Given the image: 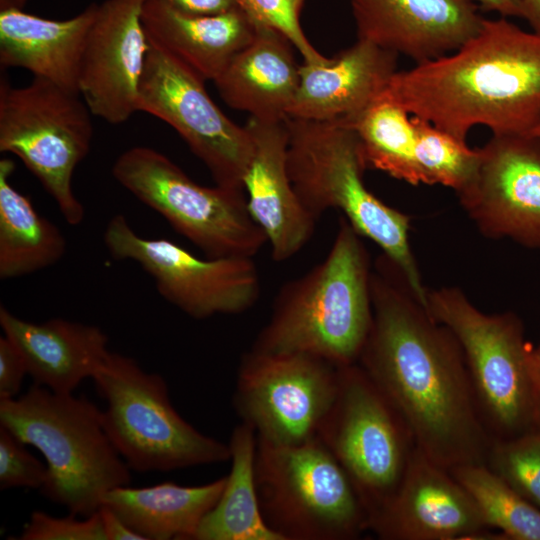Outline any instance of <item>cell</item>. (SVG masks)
<instances>
[{
    "label": "cell",
    "instance_id": "1",
    "mask_svg": "<svg viewBox=\"0 0 540 540\" xmlns=\"http://www.w3.org/2000/svg\"><path fill=\"white\" fill-rule=\"evenodd\" d=\"M372 324L358 364L398 413L414 445L450 472L486 464L490 438L462 349L384 254L371 272Z\"/></svg>",
    "mask_w": 540,
    "mask_h": 540
},
{
    "label": "cell",
    "instance_id": "2",
    "mask_svg": "<svg viewBox=\"0 0 540 540\" xmlns=\"http://www.w3.org/2000/svg\"><path fill=\"white\" fill-rule=\"evenodd\" d=\"M379 98L463 141L475 126L526 135L540 122V34L483 18L458 49L396 71Z\"/></svg>",
    "mask_w": 540,
    "mask_h": 540
},
{
    "label": "cell",
    "instance_id": "3",
    "mask_svg": "<svg viewBox=\"0 0 540 540\" xmlns=\"http://www.w3.org/2000/svg\"><path fill=\"white\" fill-rule=\"evenodd\" d=\"M361 237L342 215L326 257L279 290L251 350L358 362L372 324V266Z\"/></svg>",
    "mask_w": 540,
    "mask_h": 540
},
{
    "label": "cell",
    "instance_id": "4",
    "mask_svg": "<svg viewBox=\"0 0 540 540\" xmlns=\"http://www.w3.org/2000/svg\"><path fill=\"white\" fill-rule=\"evenodd\" d=\"M0 425L42 453L47 478L40 491L72 514L93 515L108 491L131 482L102 410L84 395L33 384L18 398L0 399Z\"/></svg>",
    "mask_w": 540,
    "mask_h": 540
},
{
    "label": "cell",
    "instance_id": "5",
    "mask_svg": "<svg viewBox=\"0 0 540 540\" xmlns=\"http://www.w3.org/2000/svg\"><path fill=\"white\" fill-rule=\"evenodd\" d=\"M287 166L293 187L318 219L338 209L362 236L377 244L402 273L415 297L427 305L409 243V217L386 205L365 186L367 167L356 132L340 119L315 121L287 117Z\"/></svg>",
    "mask_w": 540,
    "mask_h": 540
},
{
    "label": "cell",
    "instance_id": "6",
    "mask_svg": "<svg viewBox=\"0 0 540 540\" xmlns=\"http://www.w3.org/2000/svg\"><path fill=\"white\" fill-rule=\"evenodd\" d=\"M254 472L262 516L282 540H349L369 529L354 485L318 436L293 445L257 438Z\"/></svg>",
    "mask_w": 540,
    "mask_h": 540
},
{
    "label": "cell",
    "instance_id": "7",
    "mask_svg": "<svg viewBox=\"0 0 540 540\" xmlns=\"http://www.w3.org/2000/svg\"><path fill=\"white\" fill-rule=\"evenodd\" d=\"M92 379L106 402L104 428L131 470L169 472L230 460L229 445L183 419L165 379L132 357L110 352Z\"/></svg>",
    "mask_w": 540,
    "mask_h": 540
},
{
    "label": "cell",
    "instance_id": "8",
    "mask_svg": "<svg viewBox=\"0 0 540 540\" xmlns=\"http://www.w3.org/2000/svg\"><path fill=\"white\" fill-rule=\"evenodd\" d=\"M80 96L38 77L23 87L0 80V151L23 162L73 226L85 210L72 177L93 138L92 113Z\"/></svg>",
    "mask_w": 540,
    "mask_h": 540
},
{
    "label": "cell",
    "instance_id": "9",
    "mask_svg": "<svg viewBox=\"0 0 540 540\" xmlns=\"http://www.w3.org/2000/svg\"><path fill=\"white\" fill-rule=\"evenodd\" d=\"M112 174L207 257H253L267 242L248 211L243 190L202 186L153 148L127 149L116 159Z\"/></svg>",
    "mask_w": 540,
    "mask_h": 540
},
{
    "label": "cell",
    "instance_id": "10",
    "mask_svg": "<svg viewBox=\"0 0 540 540\" xmlns=\"http://www.w3.org/2000/svg\"><path fill=\"white\" fill-rule=\"evenodd\" d=\"M427 310L457 339L485 426L507 436L528 424L539 399L517 320L481 312L455 287L428 290Z\"/></svg>",
    "mask_w": 540,
    "mask_h": 540
},
{
    "label": "cell",
    "instance_id": "11",
    "mask_svg": "<svg viewBox=\"0 0 540 540\" xmlns=\"http://www.w3.org/2000/svg\"><path fill=\"white\" fill-rule=\"evenodd\" d=\"M318 437L347 473L370 523L399 487L415 445L358 363L339 367L338 393Z\"/></svg>",
    "mask_w": 540,
    "mask_h": 540
},
{
    "label": "cell",
    "instance_id": "12",
    "mask_svg": "<svg viewBox=\"0 0 540 540\" xmlns=\"http://www.w3.org/2000/svg\"><path fill=\"white\" fill-rule=\"evenodd\" d=\"M339 367L306 353H261L241 359L234 408L257 438L293 445L318 436L339 388Z\"/></svg>",
    "mask_w": 540,
    "mask_h": 540
},
{
    "label": "cell",
    "instance_id": "13",
    "mask_svg": "<svg viewBox=\"0 0 540 540\" xmlns=\"http://www.w3.org/2000/svg\"><path fill=\"white\" fill-rule=\"evenodd\" d=\"M103 238L114 259L139 264L159 294L194 319L243 313L259 299L253 257L203 259L170 240L140 236L121 214L110 219Z\"/></svg>",
    "mask_w": 540,
    "mask_h": 540
},
{
    "label": "cell",
    "instance_id": "14",
    "mask_svg": "<svg viewBox=\"0 0 540 540\" xmlns=\"http://www.w3.org/2000/svg\"><path fill=\"white\" fill-rule=\"evenodd\" d=\"M149 44L138 111L170 125L205 164L216 185L244 191L243 180L254 151L249 130L220 110L201 77L163 49Z\"/></svg>",
    "mask_w": 540,
    "mask_h": 540
},
{
    "label": "cell",
    "instance_id": "15",
    "mask_svg": "<svg viewBox=\"0 0 540 540\" xmlns=\"http://www.w3.org/2000/svg\"><path fill=\"white\" fill-rule=\"evenodd\" d=\"M475 177L458 193L479 230L540 245V141L527 135H493L480 148Z\"/></svg>",
    "mask_w": 540,
    "mask_h": 540
},
{
    "label": "cell",
    "instance_id": "16",
    "mask_svg": "<svg viewBox=\"0 0 540 540\" xmlns=\"http://www.w3.org/2000/svg\"><path fill=\"white\" fill-rule=\"evenodd\" d=\"M144 0H105L89 29L79 93L92 115L110 124L138 112L140 80L149 41L142 23Z\"/></svg>",
    "mask_w": 540,
    "mask_h": 540
},
{
    "label": "cell",
    "instance_id": "17",
    "mask_svg": "<svg viewBox=\"0 0 540 540\" xmlns=\"http://www.w3.org/2000/svg\"><path fill=\"white\" fill-rule=\"evenodd\" d=\"M477 506L450 472L414 447L402 481L371 518L387 540H450L490 536Z\"/></svg>",
    "mask_w": 540,
    "mask_h": 540
},
{
    "label": "cell",
    "instance_id": "18",
    "mask_svg": "<svg viewBox=\"0 0 540 540\" xmlns=\"http://www.w3.org/2000/svg\"><path fill=\"white\" fill-rule=\"evenodd\" d=\"M357 39L416 63L453 52L480 29L473 0H350Z\"/></svg>",
    "mask_w": 540,
    "mask_h": 540
},
{
    "label": "cell",
    "instance_id": "19",
    "mask_svg": "<svg viewBox=\"0 0 540 540\" xmlns=\"http://www.w3.org/2000/svg\"><path fill=\"white\" fill-rule=\"evenodd\" d=\"M246 127L254 145L243 180L247 208L264 232L273 260L283 262L307 244L317 219L300 201L289 176L285 120L250 117Z\"/></svg>",
    "mask_w": 540,
    "mask_h": 540
},
{
    "label": "cell",
    "instance_id": "20",
    "mask_svg": "<svg viewBox=\"0 0 540 540\" xmlns=\"http://www.w3.org/2000/svg\"><path fill=\"white\" fill-rule=\"evenodd\" d=\"M397 56L357 39L324 64L304 62L288 117L333 121L358 114L384 92L397 71Z\"/></svg>",
    "mask_w": 540,
    "mask_h": 540
},
{
    "label": "cell",
    "instance_id": "21",
    "mask_svg": "<svg viewBox=\"0 0 540 540\" xmlns=\"http://www.w3.org/2000/svg\"><path fill=\"white\" fill-rule=\"evenodd\" d=\"M0 325L21 352L34 384L56 393H73L84 379H92L110 353L108 336L95 325L63 318L34 323L3 305Z\"/></svg>",
    "mask_w": 540,
    "mask_h": 540
},
{
    "label": "cell",
    "instance_id": "22",
    "mask_svg": "<svg viewBox=\"0 0 540 540\" xmlns=\"http://www.w3.org/2000/svg\"><path fill=\"white\" fill-rule=\"evenodd\" d=\"M141 19L150 43L204 81H214L256 31L240 6L218 14H191L160 0H144Z\"/></svg>",
    "mask_w": 540,
    "mask_h": 540
},
{
    "label": "cell",
    "instance_id": "23",
    "mask_svg": "<svg viewBox=\"0 0 540 540\" xmlns=\"http://www.w3.org/2000/svg\"><path fill=\"white\" fill-rule=\"evenodd\" d=\"M98 4L78 15L54 20L21 9L0 11V64L30 71L73 93H79V74L89 29Z\"/></svg>",
    "mask_w": 540,
    "mask_h": 540
},
{
    "label": "cell",
    "instance_id": "24",
    "mask_svg": "<svg viewBox=\"0 0 540 540\" xmlns=\"http://www.w3.org/2000/svg\"><path fill=\"white\" fill-rule=\"evenodd\" d=\"M293 49L280 32L256 25L252 40L214 80L223 101L258 120H285L300 83Z\"/></svg>",
    "mask_w": 540,
    "mask_h": 540
},
{
    "label": "cell",
    "instance_id": "25",
    "mask_svg": "<svg viewBox=\"0 0 540 540\" xmlns=\"http://www.w3.org/2000/svg\"><path fill=\"white\" fill-rule=\"evenodd\" d=\"M226 476L199 486L163 482L108 491L102 504L109 506L144 540H194L203 518L218 502Z\"/></svg>",
    "mask_w": 540,
    "mask_h": 540
},
{
    "label": "cell",
    "instance_id": "26",
    "mask_svg": "<svg viewBox=\"0 0 540 540\" xmlns=\"http://www.w3.org/2000/svg\"><path fill=\"white\" fill-rule=\"evenodd\" d=\"M15 170L9 158L0 160V279L32 274L57 263L65 254L60 229L39 214L31 200L10 182Z\"/></svg>",
    "mask_w": 540,
    "mask_h": 540
},
{
    "label": "cell",
    "instance_id": "27",
    "mask_svg": "<svg viewBox=\"0 0 540 540\" xmlns=\"http://www.w3.org/2000/svg\"><path fill=\"white\" fill-rule=\"evenodd\" d=\"M256 444V432L247 423L241 422L232 431L230 473L194 540H282L261 513L254 472Z\"/></svg>",
    "mask_w": 540,
    "mask_h": 540
},
{
    "label": "cell",
    "instance_id": "28",
    "mask_svg": "<svg viewBox=\"0 0 540 540\" xmlns=\"http://www.w3.org/2000/svg\"><path fill=\"white\" fill-rule=\"evenodd\" d=\"M409 115L400 105L379 98L358 114L340 120L356 132L367 167L418 185L415 128Z\"/></svg>",
    "mask_w": 540,
    "mask_h": 540
},
{
    "label": "cell",
    "instance_id": "29",
    "mask_svg": "<svg viewBox=\"0 0 540 540\" xmlns=\"http://www.w3.org/2000/svg\"><path fill=\"white\" fill-rule=\"evenodd\" d=\"M451 475L467 491L484 522L516 540H540V509L486 464L454 468Z\"/></svg>",
    "mask_w": 540,
    "mask_h": 540
},
{
    "label": "cell",
    "instance_id": "30",
    "mask_svg": "<svg viewBox=\"0 0 540 540\" xmlns=\"http://www.w3.org/2000/svg\"><path fill=\"white\" fill-rule=\"evenodd\" d=\"M411 117L421 184H440L461 192L476 175L481 158L480 148L471 149L466 141L422 118Z\"/></svg>",
    "mask_w": 540,
    "mask_h": 540
},
{
    "label": "cell",
    "instance_id": "31",
    "mask_svg": "<svg viewBox=\"0 0 540 540\" xmlns=\"http://www.w3.org/2000/svg\"><path fill=\"white\" fill-rule=\"evenodd\" d=\"M486 465L540 509V433L493 439Z\"/></svg>",
    "mask_w": 540,
    "mask_h": 540
},
{
    "label": "cell",
    "instance_id": "32",
    "mask_svg": "<svg viewBox=\"0 0 540 540\" xmlns=\"http://www.w3.org/2000/svg\"><path fill=\"white\" fill-rule=\"evenodd\" d=\"M256 25L272 28L284 35L302 55L305 63L324 64L321 55L306 37L301 25L305 0H237Z\"/></svg>",
    "mask_w": 540,
    "mask_h": 540
},
{
    "label": "cell",
    "instance_id": "33",
    "mask_svg": "<svg viewBox=\"0 0 540 540\" xmlns=\"http://www.w3.org/2000/svg\"><path fill=\"white\" fill-rule=\"evenodd\" d=\"M26 444L0 425V488L41 489L47 466L33 456Z\"/></svg>",
    "mask_w": 540,
    "mask_h": 540
},
{
    "label": "cell",
    "instance_id": "34",
    "mask_svg": "<svg viewBox=\"0 0 540 540\" xmlns=\"http://www.w3.org/2000/svg\"><path fill=\"white\" fill-rule=\"evenodd\" d=\"M70 513L54 517L42 511H34L23 526L20 540H106L98 511L84 520Z\"/></svg>",
    "mask_w": 540,
    "mask_h": 540
},
{
    "label": "cell",
    "instance_id": "35",
    "mask_svg": "<svg viewBox=\"0 0 540 540\" xmlns=\"http://www.w3.org/2000/svg\"><path fill=\"white\" fill-rule=\"evenodd\" d=\"M28 374L25 360L5 335L0 337V399L15 398Z\"/></svg>",
    "mask_w": 540,
    "mask_h": 540
},
{
    "label": "cell",
    "instance_id": "36",
    "mask_svg": "<svg viewBox=\"0 0 540 540\" xmlns=\"http://www.w3.org/2000/svg\"><path fill=\"white\" fill-rule=\"evenodd\" d=\"M106 540H144L131 529L109 506L102 504L98 509Z\"/></svg>",
    "mask_w": 540,
    "mask_h": 540
},
{
    "label": "cell",
    "instance_id": "37",
    "mask_svg": "<svg viewBox=\"0 0 540 540\" xmlns=\"http://www.w3.org/2000/svg\"><path fill=\"white\" fill-rule=\"evenodd\" d=\"M168 5L191 14H218L238 5L237 0H160Z\"/></svg>",
    "mask_w": 540,
    "mask_h": 540
},
{
    "label": "cell",
    "instance_id": "38",
    "mask_svg": "<svg viewBox=\"0 0 540 540\" xmlns=\"http://www.w3.org/2000/svg\"><path fill=\"white\" fill-rule=\"evenodd\" d=\"M479 7L486 11L495 12L501 17L523 18L521 0H473Z\"/></svg>",
    "mask_w": 540,
    "mask_h": 540
},
{
    "label": "cell",
    "instance_id": "39",
    "mask_svg": "<svg viewBox=\"0 0 540 540\" xmlns=\"http://www.w3.org/2000/svg\"><path fill=\"white\" fill-rule=\"evenodd\" d=\"M523 18L532 27L533 31L540 34V0H521Z\"/></svg>",
    "mask_w": 540,
    "mask_h": 540
},
{
    "label": "cell",
    "instance_id": "40",
    "mask_svg": "<svg viewBox=\"0 0 540 540\" xmlns=\"http://www.w3.org/2000/svg\"><path fill=\"white\" fill-rule=\"evenodd\" d=\"M529 369L536 394L540 400V346L529 352Z\"/></svg>",
    "mask_w": 540,
    "mask_h": 540
},
{
    "label": "cell",
    "instance_id": "41",
    "mask_svg": "<svg viewBox=\"0 0 540 540\" xmlns=\"http://www.w3.org/2000/svg\"><path fill=\"white\" fill-rule=\"evenodd\" d=\"M27 0H0V11L8 9H23Z\"/></svg>",
    "mask_w": 540,
    "mask_h": 540
},
{
    "label": "cell",
    "instance_id": "42",
    "mask_svg": "<svg viewBox=\"0 0 540 540\" xmlns=\"http://www.w3.org/2000/svg\"><path fill=\"white\" fill-rule=\"evenodd\" d=\"M526 135L540 141V122Z\"/></svg>",
    "mask_w": 540,
    "mask_h": 540
}]
</instances>
